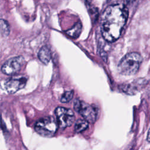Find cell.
<instances>
[{
  "instance_id": "6da1fadb",
  "label": "cell",
  "mask_w": 150,
  "mask_h": 150,
  "mask_svg": "<svg viewBox=\"0 0 150 150\" xmlns=\"http://www.w3.org/2000/svg\"><path fill=\"white\" fill-rule=\"evenodd\" d=\"M128 16V9L122 4L110 5L104 10L101 16V32L105 41L114 42L120 38Z\"/></svg>"
},
{
  "instance_id": "7a4b0ae2",
  "label": "cell",
  "mask_w": 150,
  "mask_h": 150,
  "mask_svg": "<svg viewBox=\"0 0 150 150\" xmlns=\"http://www.w3.org/2000/svg\"><path fill=\"white\" fill-rule=\"evenodd\" d=\"M142 62L141 54L137 52H131L125 54L118 63L120 73L126 76L134 75L137 73Z\"/></svg>"
},
{
  "instance_id": "3957f363",
  "label": "cell",
  "mask_w": 150,
  "mask_h": 150,
  "mask_svg": "<svg viewBox=\"0 0 150 150\" xmlns=\"http://www.w3.org/2000/svg\"><path fill=\"white\" fill-rule=\"evenodd\" d=\"M59 127L57 119L52 117H45L38 120L35 125L38 134L45 137H52L56 132Z\"/></svg>"
},
{
  "instance_id": "277c9868",
  "label": "cell",
  "mask_w": 150,
  "mask_h": 150,
  "mask_svg": "<svg viewBox=\"0 0 150 150\" xmlns=\"http://www.w3.org/2000/svg\"><path fill=\"white\" fill-rule=\"evenodd\" d=\"M74 109L88 122L94 123L96 121L97 112L93 106L82 100L76 99L74 103Z\"/></svg>"
},
{
  "instance_id": "5b68a950",
  "label": "cell",
  "mask_w": 150,
  "mask_h": 150,
  "mask_svg": "<svg viewBox=\"0 0 150 150\" xmlns=\"http://www.w3.org/2000/svg\"><path fill=\"white\" fill-rule=\"evenodd\" d=\"M55 114L59 127L61 128H65L71 125L74 121V114L69 108L58 107L55 110Z\"/></svg>"
},
{
  "instance_id": "8992f818",
  "label": "cell",
  "mask_w": 150,
  "mask_h": 150,
  "mask_svg": "<svg viewBox=\"0 0 150 150\" xmlns=\"http://www.w3.org/2000/svg\"><path fill=\"white\" fill-rule=\"evenodd\" d=\"M24 61L25 59L22 56L12 57L3 64L1 71L6 75L14 74L21 70Z\"/></svg>"
},
{
  "instance_id": "52a82bcc",
  "label": "cell",
  "mask_w": 150,
  "mask_h": 150,
  "mask_svg": "<svg viewBox=\"0 0 150 150\" xmlns=\"http://www.w3.org/2000/svg\"><path fill=\"white\" fill-rule=\"evenodd\" d=\"M26 81L27 78L23 76H13L5 82V88L8 93L13 94L23 88Z\"/></svg>"
},
{
  "instance_id": "ba28073f",
  "label": "cell",
  "mask_w": 150,
  "mask_h": 150,
  "mask_svg": "<svg viewBox=\"0 0 150 150\" xmlns=\"http://www.w3.org/2000/svg\"><path fill=\"white\" fill-rule=\"evenodd\" d=\"M38 56L43 64H47L51 59V52L47 46H43L40 49Z\"/></svg>"
},
{
  "instance_id": "9c48e42d",
  "label": "cell",
  "mask_w": 150,
  "mask_h": 150,
  "mask_svg": "<svg viewBox=\"0 0 150 150\" xmlns=\"http://www.w3.org/2000/svg\"><path fill=\"white\" fill-rule=\"evenodd\" d=\"M82 29L81 23L79 21L73 27L66 31V33L73 38H77L80 35Z\"/></svg>"
},
{
  "instance_id": "30bf717a",
  "label": "cell",
  "mask_w": 150,
  "mask_h": 150,
  "mask_svg": "<svg viewBox=\"0 0 150 150\" xmlns=\"http://www.w3.org/2000/svg\"><path fill=\"white\" fill-rule=\"evenodd\" d=\"M121 90L128 95H134L138 91V88L134 84H126L121 86Z\"/></svg>"
},
{
  "instance_id": "8fae6325",
  "label": "cell",
  "mask_w": 150,
  "mask_h": 150,
  "mask_svg": "<svg viewBox=\"0 0 150 150\" xmlns=\"http://www.w3.org/2000/svg\"><path fill=\"white\" fill-rule=\"evenodd\" d=\"M88 127V122L86 120L79 119L76 121L74 125V131L77 133L86 130Z\"/></svg>"
},
{
  "instance_id": "7c38bea8",
  "label": "cell",
  "mask_w": 150,
  "mask_h": 150,
  "mask_svg": "<svg viewBox=\"0 0 150 150\" xmlns=\"http://www.w3.org/2000/svg\"><path fill=\"white\" fill-rule=\"evenodd\" d=\"M10 32V28L8 23L4 19L1 20V33L2 36H7Z\"/></svg>"
},
{
  "instance_id": "4fadbf2b",
  "label": "cell",
  "mask_w": 150,
  "mask_h": 150,
  "mask_svg": "<svg viewBox=\"0 0 150 150\" xmlns=\"http://www.w3.org/2000/svg\"><path fill=\"white\" fill-rule=\"evenodd\" d=\"M73 94H74V93L73 90L64 92L60 97V101L63 103L69 102L72 99L73 97Z\"/></svg>"
},
{
  "instance_id": "5bb4252c",
  "label": "cell",
  "mask_w": 150,
  "mask_h": 150,
  "mask_svg": "<svg viewBox=\"0 0 150 150\" xmlns=\"http://www.w3.org/2000/svg\"><path fill=\"white\" fill-rule=\"evenodd\" d=\"M147 141H148L149 142H150V128L148 132V134H147V138H146Z\"/></svg>"
},
{
  "instance_id": "9a60e30c",
  "label": "cell",
  "mask_w": 150,
  "mask_h": 150,
  "mask_svg": "<svg viewBox=\"0 0 150 150\" xmlns=\"http://www.w3.org/2000/svg\"><path fill=\"white\" fill-rule=\"evenodd\" d=\"M86 2H88V3H90V1H91V0H84Z\"/></svg>"
},
{
  "instance_id": "2e32d148",
  "label": "cell",
  "mask_w": 150,
  "mask_h": 150,
  "mask_svg": "<svg viewBox=\"0 0 150 150\" xmlns=\"http://www.w3.org/2000/svg\"><path fill=\"white\" fill-rule=\"evenodd\" d=\"M129 1H132V0H129Z\"/></svg>"
}]
</instances>
